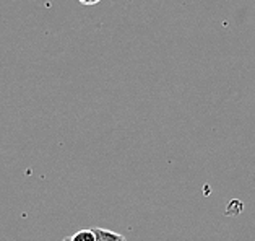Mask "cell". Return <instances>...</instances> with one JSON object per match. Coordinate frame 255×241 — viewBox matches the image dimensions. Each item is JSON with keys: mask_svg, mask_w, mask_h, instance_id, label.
<instances>
[{"mask_svg": "<svg viewBox=\"0 0 255 241\" xmlns=\"http://www.w3.org/2000/svg\"><path fill=\"white\" fill-rule=\"evenodd\" d=\"M93 232H95V235H96V241H127L124 235L106 230V228L95 227L93 228Z\"/></svg>", "mask_w": 255, "mask_h": 241, "instance_id": "6da1fadb", "label": "cell"}, {"mask_svg": "<svg viewBox=\"0 0 255 241\" xmlns=\"http://www.w3.org/2000/svg\"><path fill=\"white\" fill-rule=\"evenodd\" d=\"M70 241H96V235L93 232V228H88V230H80L72 237H68Z\"/></svg>", "mask_w": 255, "mask_h": 241, "instance_id": "7a4b0ae2", "label": "cell"}, {"mask_svg": "<svg viewBox=\"0 0 255 241\" xmlns=\"http://www.w3.org/2000/svg\"><path fill=\"white\" fill-rule=\"evenodd\" d=\"M80 3H83V5H96V3H99L101 0H78Z\"/></svg>", "mask_w": 255, "mask_h": 241, "instance_id": "3957f363", "label": "cell"}, {"mask_svg": "<svg viewBox=\"0 0 255 241\" xmlns=\"http://www.w3.org/2000/svg\"><path fill=\"white\" fill-rule=\"evenodd\" d=\"M62 241H70V240H68V237H67V238H64V240H62Z\"/></svg>", "mask_w": 255, "mask_h": 241, "instance_id": "277c9868", "label": "cell"}]
</instances>
